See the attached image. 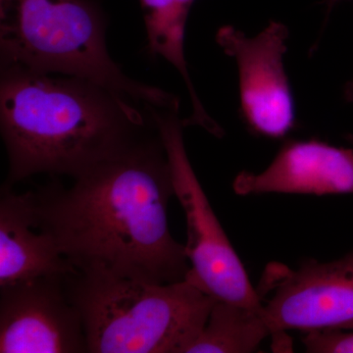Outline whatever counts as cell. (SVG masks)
<instances>
[{
  "label": "cell",
  "instance_id": "1",
  "mask_svg": "<svg viewBox=\"0 0 353 353\" xmlns=\"http://www.w3.org/2000/svg\"><path fill=\"white\" fill-rule=\"evenodd\" d=\"M27 192L32 227L80 273L160 285L187 278L185 245L169 229L175 190L159 132L97 164L69 189L50 183Z\"/></svg>",
  "mask_w": 353,
  "mask_h": 353
},
{
  "label": "cell",
  "instance_id": "2",
  "mask_svg": "<svg viewBox=\"0 0 353 353\" xmlns=\"http://www.w3.org/2000/svg\"><path fill=\"white\" fill-rule=\"evenodd\" d=\"M138 104L85 79L2 66L7 185L37 174L76 179L145 139Z\"/></svg>",
  "mask_w": 353,
  "mask_h": 353
},
{
  "label": "cell",
  "instance_id": "3",
  "mask_svg": "<svg viewBox=\"0 0 353 353\" xmlns=\"http://www.w3.org/2000/svg\"><path fill=\"white\" fill-rule=\"evenodd\" d=\"M92 0H0L2 66L79 77L145 108L179 112L178 97L132 80L109 55Z\"/></svg>",
  "mask_w": 353,
  "mask_h": 353
},
{
  "label": "cell",
  "instance_id": "4",
  "mask_svg": "<svg viewBox=\"0 0 353 353\" xmlns=\"http://www.w3.org/2000/svg\"><path fill=\"white\" fill-rule=\"evenodd\" d=\"M64 284L88 353H187L216 301L188 279L160 285L77 272Z\"/></svg>",
  "mask_w": 353,
  "mask_h": 353
},
{
  "label": "cell",
  "instance_id": "5",
  "mask_svg": "<svg viewBox=\"0 0 353 353\" xmlns=\"http://www.w3.org/2000/svg\"><path fill=\"white\" fill-rule=\"evenodd\" d=\"M152 115L168 158L175 196L187 220L185 248L190 270L185 279L218 301L262 310L261 297L190 164L183 141V120L175 111L154 109Z\"/></svg>",
  "mask_w": 353,
  "mask_h": 353
},
{
  "label": "cell",
  "instance_id": "6",
  "mask_svg": "<svg viewBox=\"0 0 353 353\" xmlns=\"http://www.w3.org/2000/svg\"><path fill=\"white\" fill-rule=\"evenodd\" d=\"M272 334L353 328V252L336 261L309 260L296 270L267 267L259 289Z\"/></svg>",
  "mask_w": 353,
  "mask_h": 353
},
{
  "label": "cell",
  "instance_id": "7",
  "mask_svg": "<svg viewBox=\"0 0 353 353\" xmlns=\"http://www.w3.org/2000/svg\"><path fill=\"white\" fill-rule=\"evenodd\" d=\"M288 39V28L275 21L253 38L232 26L220 28L216 34L217 43L238 66L241 116L252 131L266 138H284L296 126L283 61Z\"/></svg>",
  "mask_w": 353,
  "mask_h": 353
},
{
  "label": "cell",
  "instance_id": "8",
  "mask_svg": "<svg viewBox=\"0 0 353 353\" xmlns=\"http://www.w3.org/2000/svg\"><path fill=\"white\" fill-rule=\"evenodd\" d=\"M63 276L0 287V352L85 353L87 338Z\"/></svg>",
  "mask_w": 353,
  "mask_h": 353
},
{
  "label": "cell",
  "instance_id": "9",
  "mask_svg": "<svg viewBox=\"0 0 353 353\" xmlns=\"http://www.w3.org/2000/svg\"><path fill=\"white\" fill-rule=\"evenodd\" d=\"M233 188L241 196L353 194V150L316 139L289 141L266 170L241 172Z\"/></svg>",
  "mask_w": 353,
  "mask_h": 353
},
{
  "label": "cell",
  "instance_id": "10",
  "mask_svg": "<svg viewBox=\"0 0 353 353\" xmlns=\"http://www.w3.org/2000/svg\"><path fill=\"white\" fill-rule=\"evenodd\" d=\"M50 236L32 227L28 192L3 185L0 194V287L77 273Z\"/></svg>",
  "mask_w": 353,
  "mask_h": 353
},
{
  "label": "cell",
  "instance_id": "11",
  "mask_svg": "<svg viewBox=\"0 0 353 353\" xmlns=\"http://www.w3.org/2000/svg\"><path fill=\"white\" fill-rule=\"evenodd\" d=\"M270 334L262 310L216 299L208 321L187 353L252 352Z\"/></svg>",
  "mask_w": 353,
  "mask_h": 353
},
{
  "label": "cell",
  "instance_id": "12",
  "mask_svg": "<svg viewBox=\"0 0 353 353\" xmlns=\"http://www.w3.org/2000/svg\"><path fill=\"white\" fill-rule=\"evenodd\" d=\"M143 11L148 46L153 54L161 55L182 75L192 106L202 108L190 80L185 57V34L188 16L196 0H139Z\"/></svg>",
  "mask_w": 353,
  "mask_h": 353
},
{
  "label": "cell",
  "instance_id": "13",
  "mask_svg": "<svg viewBox=\"0 0 353 353\" xmlns=\"http://www.w3.org/2000/svg\"><path fill=\"white\" fill-rule=\"evenodd\" d=\"M303 343L311 353H353V328L308 332Z\"/></svg>",
  "mask_w": 353,
  "mask_h": 353
},
{
  "label": "cell",
  "instance_id": "14",
  "mask_svg": "<svg viewBox=\"0 0 353 353\" xmlns=\"http://www.w3.org/2000/svg\"><path fill=\"white\" fill-rule=\"evenodd\" d=\"M343 97H345V101L353 103V79L345 85V88H343Z\"/></svg>",
  "mask_w": 353,
  "mask_h": 353
},
{
  "label": "cell",
  "instance_id": "15",
  "mask_svg": "<svg viewBox=\"0 0 353 353\" xmlns=\"http://www.w3.org/2000/svg\"><path fill=\"white\" fill-rule=\"evenodd\" d=\"M341 1H343V0H325V3H326L328 13L331 12L332 9H333L336 4L340 3Z\"/></svg>",
  "mask_w": 353,
  "mask_h": 353
},
{
  "label": "cell",
  "instance_id": "16",
  "mask_svg": "<svg viewBox=\"0 0 353 353\" xmlns=\"http://www.w3.org/2000/svg\"><path fill=\"white\" fill-rule=\"evenodd\" d=\"M345 139H347V141H348V143H350V145H353V134H347V136H345Z\"/></svg>",
  "mask_w": 353,
  "mask_h": 353
}]
</instances>
